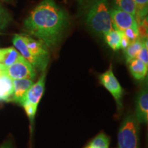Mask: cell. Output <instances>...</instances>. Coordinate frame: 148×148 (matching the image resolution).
Wrapping results in <instances>:
<instances>
[{"label":"cell","mask_w":148,"mask_h":148,"mask_svg":"<svg viewBox=\"0 0 148 148\" xmlns=\"http://www.w3.org/2000/svg\"><path fill=\"white\" fill-rule=\"evenodd\" d=\"M68 24V16L53 0H43L23 22L29 36L41 40L48 48L56 46Z\"/></svg>","instance_id":"obj_1"},{"label":"cell","mask_w":148,"mask_h":148,"mask_svg":"<svg viewBox=\"0 0 148 148\" xmlns=\"http://www.w3.org/2000/svg\"><path fill=\"white\" fill-rule=\"evenodd\" d=\"M109 1L110 0H98L86 12V24L92 32L99 35L103 36L113 29Z\"/></svg>","instance_id":"obj_2"},{"label":"cell","mask_w":148,"mask_h":148,"mask_svg":"<svg viewBox=\"0 0 148 148\" xmlns=\"http://www.w3.org/2000/svg\"><path fill=\"white\" fill-rule=\"evenodd\" d=\"M139 122L134 114H130L123 119L118 133L119 148H139Z\"/></svg>","instance_id":"obj_3"},{"label":"cell","mask_w":148,"mask_h":148,"mask_svg":"<svg viewBox=\"0 0 148 148\" xmlns=\"http://www.w3.org/2000/svg\"><path fill=\"white\" fill-rule=\"evenodd\" d=\"M45 71L42 72L40 77L36 83L32 85L27 90L26 95L20 105L23 107L29 121L33 123L36 114L38 103L43 95L45 85Z\"/></svg>","instance_id":"obj_4"},{"label":"cell","mask_w":148,"mask_h":148,"mask_svg":"<svg viewBox=\"0 0 148 148\" xmlns=\"http://www.w3.org/2000/svg\"><path fill=\"white\" fill-rule=\"evenodd\" d=\"M0 73L6 75L12 80L20 79L34 80L36 75V69L24 58L10 66L0 65Z\"/></svg>","instance_id":"obj_5"},{"label":"cell","mask_w":148,"mask_h":148,"mask_svg":"<svg viewBox=\"0 0 148 148\" xmlns=\"http://www.w3.org/2000/svg\"><path fill=\"white\" fill-rule=\"evenodd\" d=\"M101 84L110 92L113 96L117 106L119 108L122 107V97H123V90L119 82L114 76L112 71V66L110 65L109 69L106 72L100 75L99 76Z\"/></svg>","instance_id":"obj_6"},{"label":"cell","mask_w":148,"mask_h":148,"mask_svg":"<svg viewBox=\"0 0 148 148\" xmlns=\"http://www.w3.org/2000/svg\"><path fill=\"white\" fill-rule=\"evenodd\" d=\"M110 14L113 29L123 32L127 28L138 30V25L134 16L128 12L114 8L110 9Z\"/></svg>","instance_id":"obj_7"},{"label":"cell","mask_w":148,"mask_h":148,"mask_svg":"<svg viewBox=\"0 0 148 148\" xmlns=\"http://www.w3.org/2000/svg\"><path fill=\"white\" fill-rule=\"evenodd\" d=\"M25 45L30 53L38 59L45 67L47 68L49 62V51L48 47L43 42L38 39H34L29 35H23Z\"/></svg>","instance_id":"obj_8"},{"label":"cell","mask_w":148,"mask_h":148,"mask_svg":"<svg viewBox=\"0 0 148 148\" xmlns=\"http://www.w3.org/2000/svg\"><path fill=\"white\" fill-rule=\"evenodd\" d=\"M12 43L14 46V48L19 52L22 56L26 60L27 62L32 64V66L35 69L39 70L40 71H45L46 67H45L41 62L38 59H36L33 56L29 49H27L26 45H25V40L23 39V35L21 34H15L12 39Z\"/></svg>","instance_id":"obj_9"},{"label":"cell","mask_w":148,"mask_h":148,"mask_svg":"<svg viewBox=\"0 0 148 148\" xmlns=\"http://www.w3.org/2000/svg\"><path fill=\"white\" fill-rule=\"evenodd\" d=\"M136 116L139 123H147L148 121V92L147 87H144L138 92L136 97Z\"/></svg>","instance_id":"obj_10"},{"label":"cell","mask_w":148,"mask_h":148,"mask_svg":"<svg viewBox=\"0 0 148 148\" xmlns=\"http://www.w3.org/2000/svg\"><path fill=\"white\" fill-rule=\"evenodd\" d=\"M13 91L10 101L21 104L27 90L34 84V80L29 79H13Z\"/></svg>","instance_id":"obj_11"},{"label":"cell","mask_w":148,"mask_h":148,"mask_svg":"<svg viewBox=\"0 0 148 148\" xmlns=\"http://www.w3.org/2000/svg\"><path fill=\"white\" fill-rule=\"evenodd\" d=\"M23 58L14 47L0 49V65L10 66Z\"/></svg>","instance_id":"obj_12"},{"label":"cell","mask_w":148,"mask_h":148,"mask_svg":"<svg viewBox=\"0 0 148 148\" xmlns=\"http://www.w3.org/2000/svg\"><path fill=\"white\" fill-rule=\"evenodd\" d=\"M131 74L137 80H141L147 75L148 66L137 58H134L127 62Z\"/></svg>","instance_id":"obj_13"},{"label":"cell","mask_w":148,"mask_h":148,"mask_svg":"<svg viewBox=\"0 0 148 148\" xmlns=\"http://www.w3.org/2000/svg\"><path fill=\"white\" fill-rule=\"evenodd\" d=\"M13 91L12 79L5 75H0V100L10 101Z\"/></svg>","instance_id":"obj_14"},{"label":"cell","mask_w":148,"mask_h":148,"mask_svg":"<svg viewBox=\"0 0 148 148\" xmlns=\"http://www.w3.org/2000/svg\"><path fill=\"white\" fill-rule=\"evenodd\" d=\"M105 41L111 49L114 51H117L121 49L120 43L122 36V32L115 29H112L103 35Z\"/></svg>","instance_id":"obj_15"},{"label":"cell","mask_w":148,"mask_h":148,"mask_svg":"<svg viewBox=\"0 0 148 148\" xmlns=\"http://www.w3.org/2000/svg\"><path fill=\"white\" fill-rule=\"evenodd\" d=\"M112 8L128 12L134 16L136 13V6L134 0H112Z\"/></svg>","instance_id":"obj_16"},{"label":"cell","mask_w":148,"mask_h":148,"mask_svg":"<svg viewBox=\"0 0 148 148\" xmlns=\"http://www.w3.org/2000/svg\"><path fill=\"white\" fill-rule=\"evenodd\" d=\"M143 41L144 40L138 38L135 41L131 42L128 47L123 50L127 62H129L130 60L136 58V56L141 49Z\"/></svg>","instance_id":"obj_17"},{"label":"cell","mask_w":148,"mask_h":148,"mask_svg":"<svg viewBox=\"0 0 148 148\" xmlns=\"http://www.w3.org/2000/svg\"><path fill=\"white\" fill-rule=\"evenodd\" d=\"M136 6L135 18L138 25L144 18L147 16L148 10V0H134Z\"/></svg>","instance_id":"obj_18"},{"label":"cell","mask_w":148,"mask_h":148,"mask_svg":"<svg viewBox=\"0 0 148 148\" xmlns=\"http://www.w3.org/2000/svg\"><path fill=\"white\" fill-rule=\"evenodd\" d=\"M110 139L104 133L101 132L88 144L93 148H108Z\"/></svg>","instance_id":"obj_19"},{"label":"cell","mask_w":148,"mask_h":148,"mask_svg":"<svg viewBox=\"0 0 148 148\" xmlns=\"http://www.w3.org/2000/svg\"><path fill=\"white\" fill-rule=\"evenodd\" d=\"M12 20L10 14L0 3V31L3 30L8 26Z\"/></svg>","instance_id":"obj_20"},{"label":"cell","mask_w":148,"mask_h":148,"mask_svg":"<svg viewBox=\"0 0 148 148\" xmlns=\"http://www.w3.org/2000/svg\"><path fill=\"white\" fill-rule=\"evenodd\" d=\"M138 60H141L146 65L148 66V49H147V40L143 41V45H142L141 49L138 53L136 58Z\"/></svg>","instance_id":"obj_21"},{"label":"cell","mask_w":148,"mask_h":148,"mask_svg":"<svg viewBox=\"0 0 148 148\" xmlns=\"http://www.w3.org/2000/svg\"><path fill=\"white\" fill-rule=\"evenodd\" d=\"M124 36L128 39L130 42H132L139 38L138 36V30L132 29V28H127L125 29L123 32Z\"/></svg>","instance_id":"obj_22"},{"label":"cell","mask_w":148,"mask_h":148,"mask_svg":"<svg viewBox=\"0 0 148 148\" xmlns=\"http://www.w3.org/2000/svg\"><path fill=\"white\" fill-rule=\"evenodd\" d=\"M98 0H79V7L83 12L86 13L90 7Z\"/></svg>","instance_id":"obj_23"},{"label":"cell","mask_w":148,"mask_h":148,"mask_svg":"<svg viewBox=\"0 0 148 148\" xmlns=\"http://www.w3.org/2000/svg\"><path fill=\"white\" fill-rule=\"evenodd\" d=\"M131 42L130 40L127 39L124 36V34H123V32H122V36H121V43H120V47H121V49H123V50H125L126 48L128 47L130 44Z\"/></svg>","instance_id":"obj_24"},{"label":"cell","mask_w":148,"mask_h":148,"mask_svg":"<svg viewBox=\"0 0 148 148\" xmlns=\"http://www.w3.org/2000/svg\"><path fill=\"white\" fill-rule=\"evenodd\" d=\"M0 1H3V2H6V3H11V2H12V0H0Z\"/></svg>","instance_id":"obj_25"},{"label":"cell","mask_w":148,"mask_h":148,"mask_svg":"<svg viewBox=\"0 0 148 148\" xmlns=\"http://www.w3.org/2000/svg\"><path fill=\"white\" fill-rule=\"evenodd\" d=\"M0 148H11L10 146H8V145H3V146H1V147Z\"/></svg>","instance_id":"obj_26"}]
</instances>
